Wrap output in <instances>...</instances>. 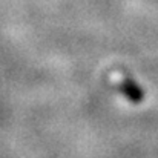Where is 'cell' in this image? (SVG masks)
I'll use <instances>...</instances> for the list:
<instances>
[{"mask_svg": "<svg viewBox=\"0 0 158 158\" xmlns=\"http://www.w3.org/2000/svg\"><path fill=\"white\" fill-rule=\"evenodd\" d=\"M121 92H123L131 102H134V103H138V102H141V98H143V92H141L140 86H138L135 81L129 80V78L121 83Z\"/></svg>", "mask_w": 158, "mask_h": 158, "instance_id": "6da1fadb", "label": "cell"}]
</instances>
